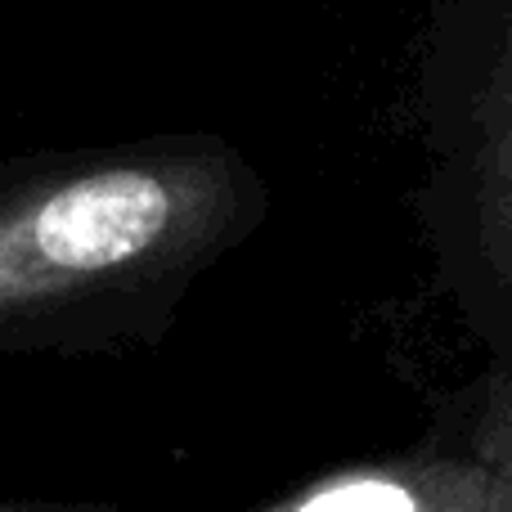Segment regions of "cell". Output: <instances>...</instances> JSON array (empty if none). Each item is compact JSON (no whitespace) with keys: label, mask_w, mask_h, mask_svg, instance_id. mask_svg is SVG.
Listing matches in <instances>:
<instances>
[{"label":"cell","mask_w":512,"mask_h":512,"mask_svg":"<svg viewBox=\"0 0 512 512\" xmlns=\"http://www.w3.org/2000/svg\"><path fill=\"white\" fill-rule=\"evenodd\" d=\"M414 216L441 283L512 337V0H427Z\"/></svg>","instance_id":"2"},{"label":"cell","mask_w":512,"mask_h":512,"mask_svg":"<svg viewBox=\"0 0 512 512\" xmlns=\"http://www.w3.org/2000/svg\"><path fill=\"white\" fill-rule=\"evenodd\" d=\"M468 459L486 477L490 512H512V337H504V355L477 391Z\"/></svg>","instance_id":"4"},{"label":"cell","mask_w":512,"mask_h":512,"mask_svg":"<svg viewBox=\"0 0 512 512\" xmlns=\"http://www.w3.org/2000/svg\"><path fill=\"white\" fill-rule=\"evenodd\" d=\"M265 512H490V490L477 463L459 454L342 472Z\"/></svg>","instance_id":"3"},{"label":"cell","mask_w":512,"mask_h":512,"mask_svg":"<svg viewBox=\"0 0 512 512\" xmlns=\"http://www.w3.org/2000/svg\"><path fill=\"white\" fill-rule=\"evenodd\" d=\"M265 216V171L216 131L0 158V351L149 337Z\"/></svg>","instance_id":"1"}]
</instances>
